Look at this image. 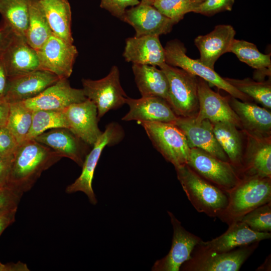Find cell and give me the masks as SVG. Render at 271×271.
<instances>
[{
  "instance_id": "cell-35",
  "label": "cell",
  "mask_w": 271,
  "mask_h": 271,
  "mask_svg": "<svg viewBox=\"0 0 271 271\" xmlns=\"http://www.w3.org/2000/svg\"><path fill=\"white\" fill-rule=\"evenodd\" d=\"M224 79L239 91L261 104L264 108H271V85L268 82H256L250 78Z\"/></svg>"
},
{
  "instance_id": "cell-26",
  "label": "cell",
  "mask_w": 271,
  "mask_h": 271,
  "mask_svg": "<svg viewBox=\"0 0 271 271\" xmlns=\"http://www.w3.org/2000/svg\"><path fill=\"white\" fill-rule=\"evenodd\" d=\"M123 56L126 61L132 64L160 67L166 63L164 48L158 36H134L126 39Z\"/></svg>"
},
{
  "instance_id": "cell-45",
  "label": "cell",
  "mask_w": 271,
  "mask_h": 271,
  "mask_svg": "<svg viewBox=\"0 0 271 271\" xmlns=\"http://www.w3.org/2000/svg\"><path fill=\"white\" fill-rule=\"evenodd\" d=\"M27 265L20 261L4 264L0 261V271H29Z\"/></svg>"
},
{
  "instance_id": "cell-32",
  "label": "cell",
  "mask_w": 271,
  "mask_h": 271,
  "mask_svg": "<svg viewBox=\"0 0 271 271\" xmlns=\"http://www.w3.org/2000/svg\"><path fill=\"white\" fill-rule=\"evenodd\" d=\"M3 22L15 34L25 37L28 26V0H0Z\"/></svg>"
},
{
  "instance_id": "cell-16",
  "label": "cell",
  "mask_w": 271,
  "mask_h": 271,
  "mask_svg": "<svg viewBox=\"0 0 271 271\" xmlns=\"http://www.w3.org/2000/svg\"><path fill=\"white\" fill-rule=\"evenodd\" d=\"M174 123L185 134L190 149H201L222 161L229 162L215 137L210 121L207 119L198 121L195 117L178 116Z\"/></svg>"
},
{
  "instance_id": "cell-40",
  "label": "cell",
  "mask_w": 271,
  "mask_h": 271,
  "mask_svg": "<svg viewBox=\"0 0 271 271\" xmlns=\"http://www.w3.org/2000/svg\"><path fill=\"white\" fill-rule=\"evenodd\" d=\"M140 2L139 0H101L100 7L122 20L126 8L136 6Z\"/></svg>"
},
{
  "instance_id": "cell-30",
  "label": "cell",
  "mask_w": 271,
  "mask_h": 271,
  "mask_svg": "<svg viewBox=\"0 0 271 271\" xmlns=\"http://www.w3.org/2000/svg\"><path fill=\"white\" fill-rule=\"evenodd\" d=\"M28 26L25 36L28 44L39 50L53 34L40 0H28Z\"/></svg>"
},
{
  "instance_id": "cell-11",
  "label": "cell",
  "mask_w": 271,
  "mask_h": 271,
  "mask_svg": "<svg viewBox=\"0 0 271 271\" xmlns=\"http://www.w3.org/2000/svg\"><path fill=\"white\" fill-rule=\"evenodd\" d=\"M40 69L49 71L60 79L71 75L78 51L73 43L52 34L37 51Z\"/></svg>"
},
{
  "instance_id": "cell-46",
  "label": "cell",
  "mask_w": 271,
  "mask_h": 271,
  "mask_svg": "<svg viewBox=\"0 0 271 271\" xmlns=\"http://www.w3.org/2000/svg\"><path fill=\"white\" fill-rule=\"evenodd\" d=\"M10 107V103L5 100L0 101V128L7 126Z\"/></svg>"
},
{
  "instance_id": "cell-7",
  "label": "cell",
  "mask_w": 271,
  "mask_h": 271,
  "mask_svg": "<svg viewBox=\"0 0 271 271\" xmlns=\"http://www.w3.org/2000/svg\"><path fill=\"white\" fill-rule=\"evenodd\" d=\"M166 63L181 68L207 82L228 93L231 96L242 101H250L251 98L236 89L214 69L203 64L200 59H193L186 55V49L178 40L167 42L164 47Z\"/></svg>"
},
{
  "instance_id": "cell-48",
  "label": "cell",
  "mask_w": 271,
  "mask_h": 271,
  "mask_svg": "<svg viewBox=\"0 0 271 271\" xmlns=\"http://www.w3.org/2000/svg\"><path fill=\"white\" fill-rule=\"evenodd\" d=\"M256 270H270V255L266 258L263 263Z\"/></svg>"
},
{
  "instance_id": "cell-13",
  "label": "cell",
  "mask_w": 271,
  "mask_h": 271,
  "mask_svg": "<svg viewBox=\"0 0 271 271\" xmlns=\"http://www.w3.org/2000/svg\"><path fill=\"white\" fill-rule=\"evenodd\" d=\"M67 128L87 145L93 146L102 133L98 126L97 110L89 99L63 109Z\"/></svg>"
},
{
  "instance_id": "cell-43",
  "label": "cell",
  "mask_w": 271,
  "mask_h": 271,
  "mask_svg": "<svg viewBox=\"0 0 271 271\" xmlns=\"http://www.w3.org/2000/svg\"><path fill=\"white\" fill-rule=\"evenodd\" d=\"M15 33L11 28L3 22L0 26V59L11 41Z\"/></svg>"
},
{
  "instance_id": "cell-10",
  "label": "cell",
  "mask_w": 271,
  "mask_h": 271,
  "mask_svg": "<svg viewBox=\"0 0 271 271\" xmlns=\"http://www.w3.org/2000/svg\"><path fill=\"white\" fill-rule=\"evenodd\" d=\"M122 135L121 129L117 123H111L107 125L105 130L93 145L92 150L86 155L82 166L81 174L73 183L66 187V193L82 192L87 196L92 204L97 203V200L92 185L95 169L104 148L118 142Z\"/></svg>"
},
{
  "instance_id": "cell-28",
  "label": "cell",
  "mask_w": 271,
  "mask_h": 271,
  "mask_svg": "<svg viewBox=\"0 0 271 271\" xmlns=\"http://www.w3.org/2000/svg\"><path fill=\"white\" fill-rule=\"evenodd\" d=\"M212 123L217 142L227 155L229 162L239 174L244 150L242 132L231 122L220 121Z\"/></svg>"
},
{
  "instance_id": "cell-33",
  "label": "cell",
  "mask_w": 271,
  "mask_h": 271,
  "mask_svg": "<svg viewBox=\"0 0 271 271\" xmlns=\"http://www.w3.org/2000/svg\"><path fill=\"white\" fill-rule=\"evenodd\" d=\"M7 127L18 144L26 139L32 122L33 111L22 102L10 103Z\"/></svg>"
},
{
  "instance_id": "cell-27",
  "label": "cell",
  "mask_w": 271,
  "mask_h": 271,
  "mask_svg": "<svg viewBox=\"0 0 271 271\" xmlns=\"http://www.w3.org/2000/svg\"><path fill=\"white\" fill-rule=\"evenodd\" d=\"M137 86L142 97H159L167 101L169 82L163 71L156 66L132 64Z\"/></svg>"
},
{
  "instance_id": "cell-21",
  "label": "cell",
  "mask_w": 271,
  "mask_h": 271,
  "mask_svg": "<svg viewBox=\"0 0 271 271\" xmlns=\"http://www.w3.org/2000/svg\"><path fill=\"white\" fill-rule=\"evenodd\" d=\"M129 111L122 118L124 121L174 123L178 116L167 101L159 97H142L133 99L127 97L125 100Z\"/></svg>"
},
{
  "instance_id": "cell-42",
  "label": "cell",
  "mask_w": 271,
  "mask_h": 271,
  "mask_svg": "<svg viewBox=\"0 0 271 271\" xmlns=\"http://www.w3.org/2000/svg\"><path fill=\"white\" fill-rule=\"evenodd\" d=\"M18 207V205H14L0 209V236L15 221Z\"/></svg>"
},
{
  "instance_id": "cell-44",
  "label": "cell",
  "mask_w": 271,
  "mask_h": 271,
  "mask_svg": "<svg viewBox=\"0 0 271 271\" xmlns=\"http://www.w3.org/2000/svg\"><path fill=\"white\" fill-rule=\"evenodd\" d=\"M11 164L0 157V189L8 187Z\"/></svg>"
},
{
  "instance_id": "cell-14",
  "label": "cell",
  "mask_w": 271,
  "mask_h": 271,
  "mask_svg": "<svg viewBox=\"0 0 271 271\" xmlns=\"http://www.w3.org/2000/svg\"><path fill=\"white\" fill-rule=\"evenodd\" d=\"M197 91L199 109L195 117L196 120L229 122L241 129L239 119L229 104L228 98L212 90L207 82L199 77L197 78Z\"/></svg>"
},
{
  "instance_id": "cell-36",
  "label": "cell",
  "mask_w": 271,
  "mask_h": 271,
  "mask_svg": "<svg viewBox=\"0 0 271 271\" xmlns=\"http://www.w3.org/2000/svg\"><path fill=\"white\" fill-rule=\"evenodd\" d=\"M200 3L196 0H157L152 6L176 24L186 14L194 13Z\"/></svg>"
},
{
  "instance_id": "cell-29",
  "label": "cell",
  "mask_w": 271,
  "mask_h": 271,
  "mask_svg": "<svg viewBox=\"0 0 271 271\" xmlns=\"http://www.w3.org/2000/svg\"><path fill=\"white\" fill-rule=\"evenodd\" d=\"M53 35L73 43L72 13L68 0H40Z\"/></svg>"
},
{
  "instance_id": "cell-51",
  "label": "cell",
  "mask_w": 271,
  "mask_h": 271,
  "mask_svg": "<svg viewBox=\"0 0 271 271\" xmlns=\"http://www.w3.org/2000/svg\"><path fill=\"white\" fill-rule=\"evenodd\" d=\"M196 1H198L199 2H200V3H202V2H204L205 0H196Z\"/></svg>"
},
{
  "instance_id": "cell-6",
  "label": "cell",
  "mask_w": 271,
  "mask_h": 271,
  "mask_svg": "<svg viewBox=\"0 0 271 271\" xmlns=\"http://www.w3.org/2000/svg\"><path fill=\"white\" fill-rule=\"evenodd\" d=\"M155 148L175 167L187 164L190 148L182 131L174 123L142 122Z\"/></svg>"
},
{
  "instance_id": "cell-37",
  "label": "cell",
  "mask_w": 271,
  "mask_h": 271,
  "mask_svg": "<svg viewBox=\"0 0 271 271\" xmlns=\"http://www.w3.org/2000/svg\"><path fill=\"white\" fill-rule=\"evenodd\" d=\"M240 221L253 231L270 232L271 202L251 210L246 214Z\"/></svg>"
},
{
  "instance_id": "cell-4",
  "label": "cell",
  "mask_w": 271,
  "mask_h": 271,
  "mask_svg": "<svg viewBox=\"0 0 271 271\" xmlns=\"http://www.w3.org/2000/svg\"><path fill=\"white\" fill-rule=\"evenodd\" d=\"M169 82L167 102L177 116L195 117L199 109L198 77L166 63L160 67Z\"/></svg>"
},
{
  "instance_id": "cell-47",
  "label": "cell",
  "mask_w": 271,
  "mask_h": 271,
  "mask_svg": "<svg viewBox=\"0 0 271 271\" xmlns=\"http://www.w3.org/2000/svg\"><path fill=\"white\" fill-rule=\"evenodd\" d=\"M8 77L0 59V101L5 100Z\"/></svg>"
},
{
  "instance_id": "cell-38",
  "label": "cell",
  "mask_w": 271,
  "mask_h": 271,
  "mask_svg": "<svg viewBox=\"0 0 271 271\" xmlns=\"http://www.w3.org/2000/svg\"><path fill=\"white\" fill-rule=\"evenodd\" d=\"M235 0H205L200 3L194 13L204 15H213L217 13L231 11Z\"/></svg>"
},
{
  "instance_id": "cell-9",
  "label": "cell",
  "mask_w": 271,
  "mask_h": 271,
  "mask_svg": "<svg viewBox=\"0 0 271 271\" xmlns=\"http://www.w3.org/2000/svg\"><path fill=\"white\" fill-rule=\"evenodd\" d=\"M187 165L204 179L226 192L240 180L238 172L230 162L198 148L190 149Z\"/></svg>"
},
{
  "instance_id": "cell-49",
  "label": "cell",
  "mask_w": 271,
  "mask_h": 271,
  "mask_svg": "<svg viewBox=\"0 0 271 271\" xmlns=\"http://www.w3.org/2000/svg\"><path fill=\"white\" fill-rule=\"evenodd\" d=\"M156 1H157V0H147V2L145 3H144V4H148V5H152L153 3Z\"/></svg>"
},
{
  "instance_id": "cell-19",
  "label": "cell",
  "mask_w": 271,
  "mask_h": 271,
  "mask_svg": "<svg viewBox=\"0 0 271 271\" xmlns=\"http://www.w3.org/2000/svg\"><path fill=\"white\" fill-rule=\"evenodd\" d=\"M243 132L247 144L239 172L240 178L244 176L271 178V137H259Z\"/></svg>"
},
{
  "instance_id": "cell-15",
  "label": "cell",
  "mask_w": 271,
  "mask_h": 271,
  "mask_svg": "<svg viewBox=\"0 0 271 271\" xmlns=\"http://www.w3.org/2000/svg\"><path fill=\"white\" fill-rule=\"evenodd\" d=\"M86 99L82 89L73 88L67 79L61 78L37 96L22 102L32 111L61 110Z\"/></svg>"
},
{
  "instance_id": "cell-24",
  "label": "cell",
  "mask_w": 271,
  "mask_h": 271,
  "mask_svg": "<svg viewBox=\"0 0 271 271\" xmlns=\"http://www.w3.org/2000/svg\"><path fill=\"white\" fill-rule=\"evenodd\" d=\"M37 142L51 148L62 158H68L82 167L87 155L82 140L66 128H57L45 131L35 138Z\"/></svg>"
},
{
  "instance_id": "cell-8",
  "label": "cell",
  "mask_w": 271,
  "mask_h": 271,
  "mask_svg": "<svg viewBox=\"0 0 271 271\" xmlns=\"http://www.w3.org/2000/svg\"><path fill=\"white\" fill-rule=\"evenodd\" d=\"M82 83L85 97L96 106L98 119L109 110L125 103L127 96L121 86L119 71L116 66H112L104 78L99 80L82 79Z\"/></svg>"
},
{
  "instance_id": "cell-20",
  "label": "cell",
  "mask_w": 271,
  "mask_h": 271,
  "mask_svg": "<svg viewBox=\"0 0 271 271\" xmlns=\"http://www.w3.org/2000/svg\"><path fill=\"white\" fill-rule=\"evenodd\" d=\"M1 60L9 78L40 69L37 51L24 36L14 34Z\"/></svg>"
},
{
  "instance_id": "cell-12",
  "label": "cell",
  "mask_w": 271,
  "mask_h": 271,
  "mask_svg": "<svg viewBox=\"0 0 271 271\" xmlns=\"http://www.w3.org/2000/svg\"><path fill=\"white\" fill-rule=\"evenodd\" d=\"M173 229L172 245L168 253L157 260L152 271H179L182 264L188 260L195 246L202 240L187 231L173 213L168 211Z\"/></svg>"
},
{
  "instance_id": "cell-17",
  "label": "cell",
  "mask_w": 271,
  "mask_h": 271,
  "mask_svg": "<svg viewBox=\"0 0 271 271\" xmlns=\"http://www.w3.org/2000/svg\"><path fill=\"white\" fill-rule=\"evenodd\" d=\"M122 21L134 29V36H158L170 33L176 24L153 6L140 3L126 10Z\"/></svg>"
},
{
  "instance_id": "cell-31",
  "label": "cell",
  "mask_w": 271,
  "mask_h": 271,
  "mask_svg": "<svg viewBox=\"0 0 271 271\" xmlns=\"http://www.w3.org/2000/svg\"><path fill=\"white\" fill-rule=\"evenodd\" d=\"M229 52L234 53L240 61L263 75H270V54L261 53L253 43L234 39Z\"/></svg>"
},
{
  "instance_id": "cell-22",
  "label": "cell",
  "mask_w": 271,
  "mask_h": 271,
  "mask_svg": "<svg viewBox=\"0 0 271 271\" xmlns=\"http://www.w3.org/2000/svg\"><path fill=\"white\" fill-rule=\"evenodd\" d=\"M270 237V232L253 231L245 223L239 221L228 225L227 230L221 235L209 241L201 240L199 244L208 250L225 252Z\"/></svg>"
},
{
  "instance_id": "cell-50",
  "label": "cell",
  "mask_w": 271,
  "mask_h": 271,
  "mask_svg": "<svg viewBox=\"0 0 271 271\" xmlns=\"http://www.w3.org/2000/svg\"><path fill=\"white\" fill-rule=\"evenodd\" d=\"M147 0H141L140 2L142 3H145L147 2Z\"/></svg>"
},
{
  "instance_id": "cell-18",
  "label": "cell",
  "mask_w": 271,
  "mask_h": 271,
  "mask_svg": "<svg viewBox=\"0 0 271 271\" xmlns=\"http://www.w3.org/2000/svg\"><path fill=\"white\" fill-rule=\"evenodd\" d=\"M59 79L55 74L41 69L9 78L5 100L12 103L32 98Z\"/></svg>"
},
{
  "instance_id": "cell-3",
  "label": "cell",
  "mask_w": 271,
  "mask_h": 271,
  "mask_svg": "<svg viewBox=\"0 0 271 271\" xmlns=\"http://www.w3.org/2000/svg\"><path fill=\"white\" fill-rule=\"evenodd\" d=\"M175 168L177 178L194 208L210 217H218L227 205V192L204 179L187 164Z\"/></svg>"
},
{
  "instance_id": "cell-41",
  "label": "cell",
  "mask_w": 271,
  "mask_h": 271,
  "mask_svg": "<svg viewBox=\"0 0 271 271\" xmlns=\"http://www.w3.org/2000/svg\"><path fill=\"white\" fill-rule=\"evenodd\" d=\"M23 195L9 187L0 189V209L12 205H19Z\"/></svg>"
},
{
  "instance_id": "cell-5",
  "label": "cell",
  "mask_w": 271,
  "mask_h": 271,
  "mask_svg": "<svg viewBox=\"0 0 271 271\" xmlns=\"http://www.w3.org/2000/svg\"><path fill=\"white\" fill-rule=\"evenodd\" d=\"M199 243L193 249L190 258L182 264L180 270L238 271L257 248L259 242L225 252L206 249Z\"/></svg>"
},
{
  "instance_id": "cell-23",
  "label": "cell",
  "mask_w": 271,
  "mask_h": 271,
  "mask_svg": "<svg viewBox=\"0 0 271 271\" xmlns=\"http://www.w3.org/2000/svg\"><path fill=\"white\" fill-rule=\"evenodd\" d=\"M235 31L229 25L216 26L211 32L197 36L194 43L200 52V60L214 69V64L223 54L229 52Z\"/></svg>"
},
{
  "instance_id": "cell-2",
  "label": "cell",
  "mask_w": 271,
  "mask_h": 271,
  "mask_svg": "<svg viewBox=\"0 0 271 271\" xmlns=\"http://www.w3.org/2000/svg\"><path fill=\"white\" fill-rule=\"evenodd\" d=\"M227 193V205L217 218L229 225L240 221L255 208L271 202V178L242 177Z\"/></svg>"
},
{
  "instance_id": "cell-39",
  "label": "cell",
  "mask_w": 271,
  "mask_h": 271,
  "mask_svg": "<svg viewBox=\"0 0 271 271\" xmlns=\"http://www.w3.org/2000/svg\"><path fill=\"white\" fill-rule=\"evenodd\" d=\"M18 145L7 126L0 128L1 157L12 162Z\"/></svg>"
},
{
  "instance_id": "cell-25",
  "label": "cell",
  "mask_w": 271,
  "mask_h": 271,
  "mask_svg": "<svg viewBox=\"0 0 271 271\" xmlns=\"http://www.w3.org/2000/svg\"><path fill=\"white\" fill-rule=\"evenodd\" d=\"M228 101L239 119L243 131L259 137H271V112L268 109L231 96Z\"/></svg>"
},
{
  "instance_id": "cell-1",
  "label": "cell",
  "mask_w": 271,
  "mask_h": 271,
  "mask_svg": "<svg viewBox=\"0 0 271 271\" xmlns=\"http://www.w3.org/2000/svg\"><path fill=\"white\" fill-rule=\"evenodd\" d=\"M62 157L35 139L19 144L11 164L8 187L22 193L29 191L42 173Z\"/></svg>"
},
{
  "instance_id": "cell-34",
  "label": "cell",
  "mask_w": 271,
  "mask_h": 271,
  "mask_svg": "<svg viewBox=\"0 0 271 271\" xmlns=\"http://www.w3.org/2000/svg\"><path fill=\"white\" fill-rule=\"evenodd\" d=\"M57 128H67L63 110L33 111L32 125L26 140L35 139L48 129Z\"/></svg>"
}]
</instances>
